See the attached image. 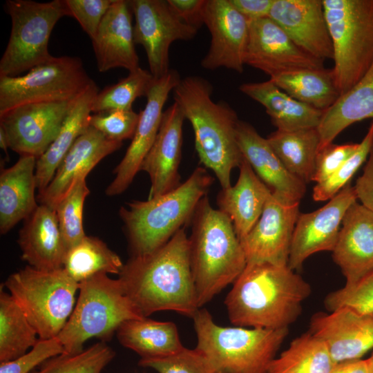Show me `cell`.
I'll return each instance as SVG.
<instances>
[{
	"label": "cell",
	"instance_id": "5",
	"mask_svg": "<svg viewBox=\"0 0 373 373\" xmlns=\"http://www.w3.org/2000/svg\"><path fill=\"white\" fill-rule=\"evenodd\" d=\"M213 182L207 170L198 166L173 190L146 201H132L121 207L119 215L132 256L155 251L190 223Z\"/></svg>",
	"mask_w": 373,
	"mask_h": 373
},
{
	"label": "cell",
	"instance_id": "22",
	"mask_svg": "<svg viewBox=\"0 0 373 373\" xmlns=\"http://www.w3.org/2000/svg\"><path fill=\"white\" fill-rule=\"evenodd\" d=\"M341 225L332 256L345 285H353L373 272V212L356 201Z\"/></svg>",
	"mask_w": 373,
	"mask_h": 373
},
{
	"label": "cell",
	"instance_id": "31",
	"mask_svg": "<svg viewBox=\"0 0 373 373\" xmlns=\"http://www.w3.org/2000/svg\"><path fill=\"white\" fill-rule=\"evenodd\" d=\"M366 119H373V64L357 83L323 111L317 127L318 151L333 143L346 128Z\"/></svg>",
	"mask_w": 373,
	"mask_h": 373
},
{
	"label": "cell",
	"instance_id": "54",
	"mask_svg": "<svg viewBox=\"0 0 373 373\" xmlns=\"http://www.w3.org/2000/svg\"><path fill=\"white\" fill-rule=\"evenodd\" d=\"M216 373H227V372H217Z\"/></svg>",
	"mask_w": 373,
	"mask_h": 373
},
{
	"label": "cell",
	"instance_id": "32",
	"mask_svg": "<svg viewBox=\"0 0 373 373\" xmlns=\"http://www.w3.org/2000/svg\"><path fill=\"white\" fill-rule=\"evenodd\" d=\"M119 343L141 356L154 358L180 351L182 345L176 325L143 317L123 323L117 330Z\"/></svg>",
	"mask_w": 373,
	"mask_h": 373
},
{
	"label": "cell",
	"instance_id": "39",
	"mask_svg": "<svg viewBox=\"0 0 373 373\" xmlns=\"http://www.w3.org/2000/svg\"><path fill=\"white\" fill-rule=\"evenodd\" d=\"M86 176L78 177L59 200L55 210L66 251L86 236L83 228V208L90 193Z\"/></svg>",
	"mask_w": 373,
	"mask_h": 373
},
{
	"label": "cell",
	"instance_id": "35",
	"mask_svg": "<svg viewBox=\"0 0 373 373\" xmlns=\"http://www.w3.org/2000/svg\"><path fill=\"white\" fill-rule=\"evenodd\" d=\"M337 365L325 343L309 331L272 361L267 373H332Z\"/></svg>",
	"mask_w": 373,
	"mask_h": 373
},
{
	"label": "cell",
	"instance_id": "28",
	"mask_svg": "<svg viewBox=\"0 0 373 373\" xmlns=\"http://www.w3.org/2000/svg\"><path fill=\"white\" fill-rule=\"evenodd\" d=\"M37 158L21 155L17 162L0 175V232L6 233L26 219L38 207L35 169Z\"/></svg>",
	"mask_w": 373,
	"mask_h": 373
},
{
	"label": "cell",
	"instance_id": "42",
	"mask_svg": "<svg viewBox=\"0 0 373 373\" xmlns=\"http://www.w3.org/2000/svg\"><path fill=\"white\" fill-rule=\"evenodd\" d=\"M138 364L158 373H216L201 352L195 348L190 350L184 347L167 356L141 358Z\"/></svg>",
	"mask_w": 373,
	"mask_h": 373
},
{
	"label": "cell",
	"instance_id": "51",
	"mask_svg": "<svg viewBox=\"0 0 373 373\" xmlns=\"http://www.w3.org/2000/svg\"><path fill=\"white\" fill-rule=\"evenodd\" d=\"M332 373H370L366 359H358L338 364Z\"/></svg>",
	"mask_w": 373,
	"mask_h": 373
},
{
	"label": "cell",
	"instance_id": "45",
	"mask_svg": "<svg viewBox=\"0 0 373 373\" xmlns=\"http://www.w3.org/2000/svg\"><path fill=\"white\" fill-rule=\"evenodd\" d=\"M64 353V347L57 336L39 338L30 351L15 359L1 363L0 373H29L37 365Z\"/></svg>",
	"mask_w": 373,
	"mask_h": 373
},
{
	"label": "cell",
	"instance_id": "30",
	"mask_svg": "<svg viewBox=\"0 0 373 373\" xmlns=\"http://www.w3.org/2000/svg\"><path fill=\"white\" fill-rule=\"evenodd\" d=\"M240 90L262 105L278 131L317 128L323 111L302 103L278 87L271 79L245 83Z\"/></svg>",
	"mask_w": 373,
	"mask_h": 373
},
{
	"label": "cell",
	"instance_id": "46",
	"mask_svg": "<svg viewBox=\"0 0 373 373\" xmlns=\"http://www.w3.org/2000/svg\"><path fill=\"white\" fill-rule=\"evenodd\" d=\"M68 16L74 17L90 40L114 0H64Z\"/></svg>",
	"mask_w": 373,
	"mask_h": 373
},
{
	"label": "cell",
	"instance_id": "7",
	"mask_svg": "<svg viewBox=\"0 0 373 373\" xmlns=\"http://www.w3.org/2000/svg\"><path fill=\"white\" fill-rule=\"evenodd\" d=\"M73 311L58 334L64 354L82 352L90 338H111L126 321L144 317L125 293L119 279L96 274L79 283Z\"/></svg>",
	"mask_w": 373,
	"mask_h": 373
},
{
	"label": "cell",
	"instance_id": "16",
	"mask_svg": "<svg viewBox=\"0 0 373 373\" xmlns=\"http://www.w3.org/2000/svg\"><path fill=\"white\" fill-rule=\"evenodd\" d=\"M245 64L270 78L291 71L324 68V61L298 47L270 17L249 21Z\"/></svg>",
	"mask_w": 373,
	"mask_h": 373
},
{
	"label": "cell",
	"instance_id": "10",
	"mask_svg": "<svg viewBox=\"0 0 373 373\" xmlns=\"http://www.w3.org/2000/svg\"><path fill=\"white\" fill-rule=\"evenodd\" d=\"M5 9L12 28L0 60V76L15 77L50 60V34L57 22L68 16L64 0L37 2L7 0Z\"/></svg>",
	"mask_w": 373,
	"mask_h": 373
},
{
	"label": "cell",
	"instance_id": "36",
	"mask_svg": "<svg viewBox=\"0 0 373 373\" xmlns=\"http://www.w3.org/2000/svg\"><path fill=\"white\" fill-rule=\"evenodd\" d=\"M124 264L119 256L97 237L86 236L66 251L63 268L79 283L100 273L119 274Z\"/></svg>",
	"mask_w": 373,
	"mask_h": 373
},
{
	"label": "cell",
	"instance_id": "13",
	"mask_svg": "<svg viewBox=\"0 0 373 373\" xmlns=\"http://www.w3.org/2000/svg\"><path fill=\"white\" fill-rule=\"evenodd\" d=\"M75 99L23 104L1 115L8 148L39 158L56 138Z\"/></svg>",
	"mask_w": 373,
	"mask_h": 373
},
{
	"label": "cell",
	"instance_id": "4",
	"mask_svg": "<svg viewBox=\"0 0 373 373\" xmlns=\"http://www.w3.org/2000/svg\"><path fill=\"white\" fill-rule=\"evenodd\" d=\"M191 223L190 265L200 308L236 280L247 260L231 220L212 207L207 195L200 201Z\"/></svg>",
	"mask_w": 373,
	"mask_h": 373
},
{
	"label": "cell",
	"instance_id": "25",
	"mask_svg": "<svg viewBox=\"0 0 373 373\" xmlns=\"http://www.w3.org/2000/svg\"><path fill=\"white\" fill-rule=\"evenodd\" d=\"M122 144V142L111 140L90 126L76 140L46 189L38 194L40 204L55 209L78 177L87 176L103 158Z\"/></svg>",
	"mask_w": 373,
	"mask_h": 373
},
{
	"label": "cell",
	"instance_id": "20",
	"mask_svg": "<svg viewBox=\"0 0 373 373\" xmlns=\"http://www.w3.org/2000/svg\"><path fill=\"white\" fill-rule=\"evenodd\" d=\"M269 17L306 52L323 61L333 60L322 0H274Z\"/></svg>",
	"mask_w": 373,
	"mask_h": 373
},
{
	"label": "cell",
	"instance_id": "38",
	"mask_svg": "<svg viewBox=\"0 0 373 373\" xmlns=\"http://www.w3.org/2000/svg\"><path fill=\"white\" fill-rule=\"evenodd\" d=\"M154 77L150 71L138 68L117 83L105 87L97 94L93 113L115 110H131L134 101L146 95Z\"/></svg>",
	"mask_w": 373,
	"mask_h": 373
},
{
	"label": "cell",
	"instance_id": "14",
	"mask_svg": "<svg viewBox=\"0 0 373 373\" xmlns=\"http://www.w3.org/2000/svg\"><path fill=\"white\" fill-rule=\"evenodd\" d=\"M300 202H288L271 192L259 220L240 241L247 263L288 265Z\"/></svg>",
	"mask_w": 373,
	"mask_h": 373
},
{
	"label": "cell",
	"instance_id": "2",
	"mask_svg": "<svg viewBox=\"0 0 373 373\" xmlns=\"http://www.w3.org/2000/svg\"><path fill=\"white\" fill-rule=\"evenodd\" d=\"M311 292L310 285L288 265L247 263L224 303L236 326L278 329L298 319Z\"/></svg>",
	"mask_w": 373,
	"mask_h": 373
},
{
	"label": "cell",
	"instance_id": "9",
	"mask_svg": "<svg viewBox=\"0 0 373 373\" xmlns=\"http://www.w3.org/2000/svg\"><path fill=\"white\" fill-rule=\"evenodd\" d=\"M3 285L37 331L40 339L57 337L75 305L79 283L64 269L30 265L10 275Z\"/></svg>",
	"mask_w": 373,
	"mask_h": 373
},
{
	"label": "cell",
	"instance_id": "33",
	"mask_svg": "<svg viewBox=\"0 0 373 373\" xmlns=\"http://www.w3.org/2000/svg\"><path fill=\"white\" fill-rule=\"evenodd\" d=\"M269 79L294 99L323 111L341 95L332 68L298 70Z\"/></svg>",
	"mask_w": 373,
	"mask_h": 373
},
{
	"label": "cell",
	"instance_id": "26",
	"mask_svg": "<svg viewBox=\"0 0 373 373\" xmlns=\"http://www.w3.org/2000/svg\"><path fill=\"white\" fill-rule=\"evenodd\" d=\"M17 242L21 258L30 266L43 270L63 267L66 249L55 209L39 204L24 220Z\"/></svg>",
	"mask_w": 373,
	"mask_h": 373
},
{
	"label": "cell",
	"instance_id": "21",
	"mask_svg": "<svg viewBox=\"0 0 373 373\" xmlns=\"http://www.w3.org/2000/svg\"><path fill=\"white\" fill-rule=\"evenodd\" d=\"M184 119L175 102L163 113L155 142L140 166V171L147 173L151 180L148 199L169 192L181 184L178 170Z\"/></svg>",
	"mask_w": 373,
	"mask_h": 373
},
{
	"label": "cell",
	"instance_id": "3",
	"mask_svg": "<svg viewBox=\"0 0 373 373\" xmlns=\"http://www.w3.org/2000/svg\"><path fill=\"white\" fill-rule=\"evenodd\" d=\"M212 93L208 80L191 75L180 79L173 96L192 126L200 162L214 173L221 188L227 189L231 186L233 169L243 160L236 137L240 119L229 104L214 102Z\"/></svg>",
	"mask_w": 373,
	"mask_h": 373
},
{
	"label": "cell",
	"instance_id": "24",
	"mask_svg": "<svg viewBox=\"0 0 373 373\" xmlns=\"http://www.w3.org/2000/svg\"><path fill=\"white\" fill-rule=\"evenodd\" d=\"M130 1L114 0L91 39L97 69L104 73L115 68L129 72L138 68Z\"/></svg>",
	"mask_w": 373,
	"mask_h": 373
},
{
	"label": "cell",
	"instance_id": "8",
	"mask_svg": "<svg viewBox=\"0 0 373 373\" xmlns=\"http://www.w3.org/2000/svg\"><path fill=\"white\" fill-rule=\"evenodd\" d=\"M334 51L332 68L343 94L373 64V0H322Z\"/></svg>",
	"mask_w": 373,
	"mask_h": 373
},
{
	"label": "cell",
	"instance_id": "50",
	"mask_svg": "<svg viewBox=\"0 0 373 373\" xmlns=\"http://www.w3.org/2000/svg\"><path fill=\"white\" fill-rule=\"evenodd\" d=\"M248 21L269 17L274 0H230Z\"/></svg>",
	"mask_w": 373,
	"mask_h": 373
},
{
	"label": "cell",
	"instance_id": "43",
	"mask_svg": "<svg viewBox=\"0 0 373 373\" xmlns=\"http://www.w3.org/2000/svg\"><path fill=\"white\" fill-rule=\"evenodd\" d=\"M324 305L328 312L348 307L360 313L373 312V272L355 285L329 293Z\"/></svg>",
	"mask_w": 373,
	"mask_h": 373
},
{
	"label": "cell",
	"instance_id": "1",
	"mask_svg": "<svg viewBox=\"0 0 373 373\" xmlns=\"http://www.w3.org/2000/svg\"><path fill=\"white\" fill-rule=\"evenodd\" d=\"M185 227L155 251L132 256L119 274L126 294L144 317L169 310L193 318L200 309Z\"/></svg>",
	"mask_w": 373,
	"mask_h": 373
},
{
	"label": "cell",
	"instance_id": "19",
	"mask_svg": "<svg viewBox=\"0 0 373 373\" xmlns=\"http://www.w3.org/2000/svg\"><path fill=\"white\" fill-rule=\"evenodd\" d=\"M309 331L325 343L337 364L361 359L373 348V312L348 307L320 312L311 318Z\"/></svg>",
	"mask_w": 373,
	"mask_h": 373
},
{
	"label": "cell",
	"instance_id": "44",
	"mask_svg": "<svg viewBox=\"0 0 373 373\" xmlns=\"http://www.w3.org/2000/svg\"><path fill=\"white\" fill-rule=\"evenodd\" d=\"M140 118V113L131 110H115L93 113L90 126L111 140L122 142L133 138Z\"/></svg>",
	"mask_w": 373,
	"mask_h": 373
},
{
	"label": "cell",
	"instance_id": "12",
	"mask_svg": "<svg viewBox=\"0 0 373 373\" xmlns=\"http://www.w3.org/2000/svg\"><path fill=\"white\" fill-rule=\"evenodd\" d=\"M130 5L135 19V43L144 47L151 74L160 78L170 70L171 45L192 39L198 29L180 19L167 0H132Z\"/></svg>",
	"mask_w": 373,
	"mask_h": 373
},
{
	"label": "cell",
	"instance_id": "27",
	"mask_svg": "<svg viewBox=\"0 0 373 373\" xmlns=\"http://www.w3.org/2000/svg\"><path fill=\"white\" fill-rule=\"evenodd\" d=\"M238 168L236 183L222 189L217 196V205L230 218L241 241L261 216L271 191L244 158Z\"/></svg>",
	"mask_w": 373,
	"mask_h": 373
},
{
	"label": "cell",
	"instance_id": "40",
	"mask_svg": "<svg viewBox=\"0 0 373 373\" xmlns=\"http://www.w3.org/2000/svg\"><path fill=\"white\" fill-rule=\"evenodd\" d=\"M115 354L109 346L100 342L77 353L56 356L37 373H101Z\"/></svg>",
	"mask_w": 373,
	"mask_h": 373
},
{
	"label": "cell",
	"instance_id": "49",
	"mask_svg": "<svg viewBox=\"0 0 373 373\" xmlns=\"http://www.w3.org/2000/svg\"><path fill=\"white\" fill-rule=\"evenodd\" d=\"M357 200L373 212V146L370 151L363 173L354 186Z\"/></svg>",
	"mask_w": 373,
	"mask_h": 373
},
{
	"label": "cell",
	"instance_id": "47",
	"mask_svg": "<svg viewBox=\"0 0 373 373\" xmlns=\"http://www.w3.org/2000/svg\"><path fill=\"white\" fill-rule=\"evenodd\" d=\"M358 143H331L317 153L312 181L316 184L332 175L356 151Z\"/></svg>",
	"mask_w": 373,
	"mask_h": 373
},
{
	"label": "cell",
	"instance_id": "52",
	"mask_svg": "<svg viewBox=\"0 0 373 373\" xmlns=\"http://www.w3.org/2000/svg\"><path fill=\"white\" fill-rule=\"evenodd\" d=\"M0 146L7 153L8 144L6 133L2 128L0 127Z\"/></svg>",
	"mask_w": 373,
	"mask_h": 373
},
{
	"label": "cell",
	"instance_id": "29",
	"mask_svg": "<svg viewBox=\"0 0 373 373\" xmlns=\"http://www.w3.org/2000/svg\"><path fill=\"white\" fill-rule=\"evenodd\" d=\"M98 92L93 81L75 98L56 138L37 159L35 178L38 194L46 189L76 140L90 126L93 104Z\"/></svg>",
	"mask_w": 373,
	"mask_h": 373
},
{
	"label": "cell",
	"instance_id": "23",
	"mask_svg": "<svg viewBox=\"0 0 373 373\" xmlns=\"http://www.w3.org/2000/svg\"><path fill=\"white\" fill-rule=\"evenodd\" d=\"M236 137L243 158L271 192L288 202H300L306 191V183L285 168L267 138L241 120Z\"/></svg>",
	"mask_w": 373,
	"mask_h": 373
},
{
	"label": "cell",
	"instance_id": "17",
	"mask_svg": "<svg viewBox=\"0 0 373 373\" xmlns=\"http://www.w3.org/2000/svg\"><path fill=\"white\" fill-rule=\"evenodd\" d=\"M357 201L354 186L346 185L320 209L299 215L291 245L288 267L302 269L304 262L320 251H332L348 208Z\"/></svg>",
	"mask_w": 373,
	"mask_h": 373
},
{
	"label": "cell",
	"instance_id": "18",
	"mask_svg": "<svg viewBox=\"0 0 373 373\" xmlns=\"http://www.w3.org/2000/svg\"><path fill=\"white\" fill-rule=\"evenodd\" d=\"M203 22L210 32L211 44L201 66L206 70L225 68L242 73L249 21L230 0H207Z\"/></svg>",
	"mask_w": 373,
	"mask_h": 373
},
{
	"label": "cell",
	"instance_id": "15",
	"mask_svg": "<svg viewBox=\"0 0 373 373\" xmlns=\"http://www.w3.org/2000/svg\"><path fill=\"white\" fill-rule=\"evenodd\" d=\"M176 70L170 69L164 76L154 79L146 95V104L140 112L135 134L126 152L114 170L115 176L106 189V194L114 196L122 193L130 186L157 135L163 108L171 91L180 81Z\"/></svg>",
	"mask_w": 373,
	"mask_h": 373
},
{
	"label": "cell",
	"instance_id": "34",
	"mask_svg": "<svg viewBox=\"0 0 373 373\" xmlns=\"http://www.w3.org/2000/svg\"><path fill=\"white\" fill-rule=\"evenodd\" d=\"M267 140L292 175L306 184L312 181L320 144L317 128L290 131L276 130Z\"/></svg>",
	"mask_w": 373,
	"mask_h": 373
},
{
	"label": "cell",
	"instance_id": "48",
	"mask_svg": "<svg viewBox=\"0 0 373 373\" xmlns=\"http://www.w3.org/2000/svg\"><path fill=\"white\" fill-rule=\"evenodd\" d=\"M174 12L184 22L198 30L204 24L207 0H167Z\"/></svg>",
	"mask_w": 373,
	"mask_h": 373
},
{
	"label": "cell",
	"instance_id": "53",
	"mask_svg": "<svg viewBox=\"0 0 373 373\" xmlns=\"http://www.w3.org/2000/svg\"><path fill=\"white\" fill-rule=\"evenodd\" d=\"M366 361L370 373H373V354Z\"/></svg>",
	"mask_w": 373,
	"mask_h": 373
},
{
	"label": "cell",
	"instance_id": "11",
	"mask_svg": "<svg viewBox=\"0 0 373 373\" xmlns=\"http://www.w3.org/2000/svg\"><path fill=\"white\" fill-rule=\"evenodd\" d=\"M93 80L80 58L52 57L23 75L0 76V116L31 103L70 101Z\"/></svg>",
	"mask_w": 373,
	"mask_h": 373
},
{
	"label": "cell",
	"instance_id": "41",
	"mask_svg": "<svg viewBox=\"0 0 373 373\" xmlns=\"http://www.w3.org/2000/svg\"><path fill=\"white\" fill-rule=\"evenodd\" d=\"M373 146V120L356 151L332 175L316 183L312 197L315 201L329 200L350 183L352 176L367 160Z\"/></svg>",
	"mask_w": 373,
	"mask_h": 373
},
{
	"label": "cell",
	"instance_id": "6",
	"mask_svg": "<svg viewBox=\"0 0 373 373\" xmlns=\"http://www.w3.org/2000/svg\"><path fill=\"white\" fill-rule=\"evenodd\" d=\"M197 349L216 372L267 373L287 337L288 328L271 329L222 327L206 309L193 316Z\"/></svg>",
	"mask_w": 373,
	"mask_h": 373
},
{
	"label": "cell",
	"instance_id": "37",
	"mask_svg": "<svg viewBox=\"0 0 373 373\" xmlns=\"http://www.w3.org/2000/svg\"><path fill=\"white\" fill-rule=\"evenodd\" d=\"M38 334L9 293L0 290V362L17 358L38 341Z\"/></svg>",
	"mask_w": 373,
	"mask_h": 373
}]
</instances>
